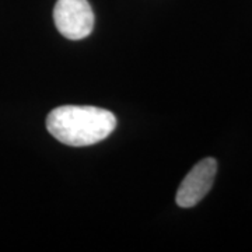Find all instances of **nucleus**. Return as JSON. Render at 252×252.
Listing matches in <instances>:
<instances>
[{"label": "nucleus", "mask_w": 252, "mask_h": 252, "mask_svg": "<svg viewBox=\"0 0 252 252\" xmlns=\"http://www.w3.org/2000/svg\"><path fill=\"white\" fill-rule=\"evenodd\" d=\"M117 127V118L108 109L89 105H63L52 109L46 129L66 146L84 147L107 139Z\"/></svg>", "instance_id": "obj_1"}, {"label": "nucleus", "mask_w": 252, "mask_h": 252, "mask_svg": "<svg viewBox=\"0 0 252 252\" xmlns=\"http://www.w3.org/2000/svg\"><path fill=\"white\" fill-rule=\"evenodd\" d=\"M58 31L67 39L79 41L94 28V13L87 0H58L54 9Z\"/></svg>", "instance_id": "obj_2"}, {"label": "nucleus", "mask_w": 252, "mask_h": 252, "mask_svg": "<svg viewBox=\"0 0 252 252\" xmlns=\"http://www.w3.org/2000/svg\"><path fill=\"white\" fill-rule=\"evenodd\" d=\"M217 174V161L206 157L188 172L181 182L177 192V205L180 207H193L209 193Z\"/></svg>", "instance_id": "obj_3"}]
</instances>
